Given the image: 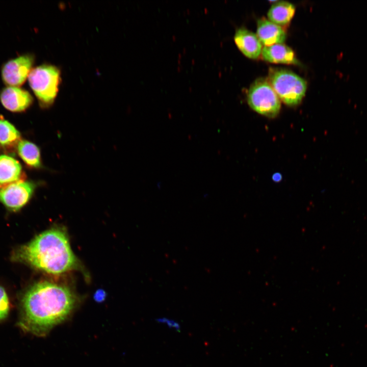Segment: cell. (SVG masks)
<instances>
[{"mask_svg": "<svg viewBox=\"0 0 367 367\" xmlns=\"http://www.w3.org/2000/svg\"><path fill=\"white\" fill-rule=\"evenodd\" d=\"M76 302L74 294L67 286L47 281L39 282L22 298L19 326L25 332L45 336L69 316Z\"/></svg>", "mask_w": 367, "mask_h": 367, "instance_id": "cell-1", "label": "cell"}, {"mask_svg": "<svg viewBox=\"0 0 367 367\" xmlns=\"http://www.w3.org/2000/svg\"><path fill=\"white\" fill-rule=\"evenodd\" d=\"M12 259L53 275L66 273L77 265L67 235L59 228L48 229L17 248Z\"/></svg>", "mask_w": 367, "mask_h": 367, "instance_id": "cell-2", "label": "cell"}, {"mask_svg": "<svg viewBox=\"0 0 367 367\" xmlns=\"http://www.w3.org/2000/svg\"><path fill=\"white\" fill-rule=\"evenodd\" d=\"M29 83L41 108L51 106L56 98L61 83V72L56 66L42 64L32 69Z\"/></svg>", "mask_w": 367, "mask_h": 367, "instance_id": "cell-3", "label": "cell"}, {"mask_svg": "<svg viewBox=\"0 0 367 367\" xmlns=\"http://www.w3.org/2000/svg\"><path fill=\"white\" fill-rule=\"evenodd\" d=\"M269 80L278 97L288 106L298 105L305 95L306 81L290 70L271 69Z\"/></svg>", "mask_w": 367, "mask_h": 367, "instance_id": "cell-4", "label": "cell"}, {"mask_svg": "<svg viewBox=\"0 0 367 367\" xmlns=\"http://www.w3.org/2000/svg\"><path fill=\"white\" fill-rule=\"evenodd\" d=\"M250 107L257 113L270 118L276 117L280 110V101L270 83L259 78L250 87L247 93Z\"/></svg>", "mask_w": 367, "mask_h": 367, "instance_id": "cell-5", "label": "cell"}, {"mask_svg": "<svg viewBox=\"0 0 367 367\" xmlns=\"http://www.w3.org/2000/svg\"><path fill=\"white\" fill-rule=\"evenodd\" d=\"M38 184L25 179L0 188V202L8 209L17 212L32 198Z\"/></svg>", "mask_w": 367, "mask_h": 367, "instance_id": "cell-6", "label": "cell"}, {"mask_svg": "<svg viewBox=\"0 0 367 367\" xmlns=\"http://www.w3.org/2000/svg\"><path fill=\"white\" fill-rule=\"evenodd\" d=\"M34 63V57L29 54L8 61L1 70L4 83L7 86L19 87L22 85L28 77Z\"/></svg>", "mask_w": 367, "mask_h": 367, "instance_id": "cell-7", "label": "cell"}, {"mask_svg": "<svg viewBox=\"0 0 367 367\" xmlns=\"http://www.w3.org/2000/svg\"><path fill=\"white\" fill-rule=\"evenodd\" d=\"M0 101L6 109L11 112H22L31 107L33 98L25 89L7 86L0 92Z\"/></svg>", "mask_w": 367, "mask_h": 367, "instance_id": "cell-8", "label": "cell"}, {"mask_svg": "<svg viewBox=\"0 0 367 367\" xmlns=\"http://www.w3.org/2000/svg\"><path fill=\"white\" fill-rule=\"evenodd\" d=\"M234 40L240 50L249 58L257 59L261 53V43L257 35L246 28L236 31Z\"/></svg>", "mask_w": 367, "mask_h": 367, "instance_id": "cell-9", "label": "cell"}, {"mask_svg": "<svg viewBox=\"0 0 367 367\" xmlns=\"http://www.w3.org/2000/svg\"><path fill=\"white\" fill-rule=\"evenodd\" d=\"M257 36L266 46L282 43L286 38L285 33L280 26L264 18L257 21Z\"/></svg>", "mask_w": 367, "mask_h": 367, "instance_id": "cell-10", "label": "cell"}, {"mask_svg": "<svg viewBox=\"0 0 367 367\" xmlns=\"http://www.w3.org/2000/svg\"><path fill=\"white\" fill-rule=\"evenodd\" d=\"M20 163L11 156L0 155V188L24 180Z\"/></svg>", "mask_w": 367, "mask_h": 367, "instance_id": "cell-11", "label": "cell"}, {"mask_svg": "<svg viewBox=\"0 0 367 367\" xmlns=\"http://www.w3.org/2000/svg\"><path fill=\"white\" fill-rule=\"evenodd\" d=\"M261 54L264 60L269 62L287 64H298L293 50L282 43L265 46L262 49Z\"/></svg>", "mask_w": 367, "mask_h": 367, "instance_id": "cell-12", "label": "cell"}, {"mask_svg": "<svg viewBox=\"0 0 367 367\" xmlns=\"http://www.w3.org/2000/svg\"><path fill=\"white\" fill-rule=\"evenodd\" d=\"M16 150L18 155L28 167L35 169L43 167L40 148L35 143L21 140L17 145Z\"/></svg>", "mask_w": 367, "mask_h": 367, "instance_id": "cell-13", "label": "cell"}, {"mask_svg": "<svg viewBox=\"0 0 367 367\" xmlns=\"http://www.w3.org/2000/svg\"><path fill=\"white\" fill-rule=\"evenodd\" d=\"M295 7L286 1H277L270 7L267 15L269 19L274 23L284 25L287 24L293 18Z\"/></svg>", "mask_w": 367, "mask_h": 367, "instance_id": "cell-14", "label": "cell"}, {"mask_svg": "<svg viewBox=\"0 0 367 367\" xmlns=\"http://www.w3.org/2000/svg\"><path fill=\"white\" fill-rule=\"evenodd\" d=\"M21 135L9 121L0 117V146L12 149L21 140Z\"/></svg>", "mask_w": 367, "mask_h": 367, "instance_id": "cell-15", "label": "cell"}, {"mask_svg": "<svg viewBox=\"0 0 367 367\" xmlns=\"http://www.w3.org/2000/svg\"><path fill=\"white\" fill-rule=\"evenodd\" d=\"M10 310L9 298L5 289L0 285V321L5 319Z\"/></svg>", "mask_w": 367, "mask_h": 367, "instance_id": "cell-16", "label": "cell"}, {"mask_svg": "<svg viewBox=\"0 0 367 367\" xmlns=\"http://www.w3.org/2000/svg\"><path fill=\"white\" fill-rule=\"evenodd\" d=\"M156 321L160 323L166 324L169 327L175 329L176 330H179L180 329V325L179 323L174 320L166 318H161L157 319Z\"/></svg>", "mask_w": 367, "mask_h": 367, "instance_id": "cell-17", "label": "cell"}, {"mask_svg": "<svg viewBox=\"0 0 367 367\" xmlns=\"http://www.w3.org/2000/svg\"><path fill=\"white\" fill-rule=\"evenodd\" d=\"M273 177V179L276 181H278V180H280L281 179L280 175H278L277 173L276 174H274Z\"/></svg>", "mask_w": 367, "mask_h": 367, "instance_id": "cell-18", "label": "cell"}]
</instances>
